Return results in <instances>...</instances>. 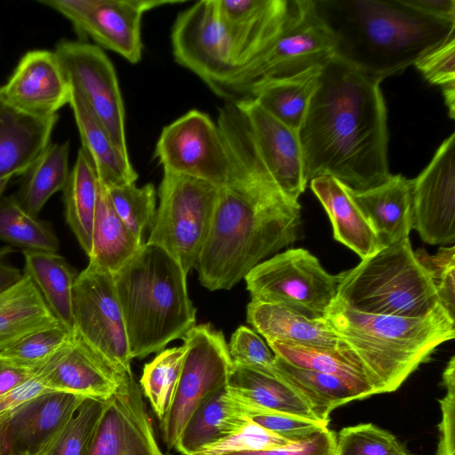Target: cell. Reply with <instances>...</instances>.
I'll return each mask as SVG.
<instances>
[{
    "label": "cell",
    "instance_id": "obj_44",
    "mask_svg": "<svg viewBox=\"0 0 455 455\" xmlns=\"http://www.w3.org/2000/svg\"><path fill=\"white\" fill-rule=\"evenodd\" d=\"M232 395L244 417L291 443L304 440L328 427L320 421L264 409Z\"/></svg>",
    "mask_w": 455,
    "mask_h": 455
},
{
    "label": "cell",
    "instance_id": "obj_19",
    "mask_svg": "<svg viewBox=\"0 0 455 455\" xmlns=\"http://www.w3.org/2000/svg\"><path fill=\"white\" fill-rule=\"evenodd\" d=\"M72 88L54 52L32 50L19 60L0 96L12 108L28 116L49 118L69 104Z\"/></svg>",
    "mask_w": 455,
    "mask_h": 455
},
{
    "label": "cell",
    "instance_id": "obj_8",
    "mask_svg": "<svg viewBox=\"0 0 455 455\" xmlns=\"http://www.w3.org/2000/svg\"><path fill=\"white\" fill-rule=\"evenodd\" d=\"M219 187L193 177L164 172L159 207L147 243L166 251L188 275L206 241Z\"/></svg>",
    "mask_w": 455,
    "mask_h": 455
},
{
    "label": "cell",
    "instance_id": "obj_18",
    "mask_svg": "<svg viewBox=\"0 0 455 455\" xmlns=\"http://www.w3.org/2000/svg\"><path fill=\"white\" fill-rule=\"evenodd\" d=\"M84 398L52 391L21 404L0 421V455H42Z\"/></svg>",
    "mask_w": 455,
    "mask_h": 455
},
{
    "label": "cell",
    "instance_id": "obj_27",
    "mask_svg": "<svg viewBox=\"0 0 455 455\" xmlns=\"http://www.w3.org/2000/svg\"><path fill=\"white\" fill-rule=\"evenodd\" d=\"M273 374L302 395L316 418L328 425L336 408L375 395L366 381L295 367L276 356Z\"/></svg>",
    "mask_w": 455,
    "mask_h": 455
},
{
    "label": "cell",
    "instance_id": "obj_23",
    "mask_svg": "<svg viewBox=\"0 0 455 455\" xmlns=\"http://www.w3.org/2000/svg\"><path fill=\"white\" fill-rule=\"evenodd\" d=\"M348 190L383 247L409 237L412 229L411 180L390 173L377 186Z\"/></svg>",
    "mask_w": 455,
    "mask_h": 455
},
{
    "label": "cell",
    "instance_id": "obj_9",
    "mask_svg": "<svg viewBox=\"0 0 455 455\" xmlns=\"http://www.w3.org/2000/svg\"><path fill=\"white\" fill-rule=\"evenodd\" d=\"M254 301L280 304L310 317H324L336 300L339 275L328 273L302 248L288 249L255 266L243 278Z\"/></svg>",
    "mask_w": 455,
    "mask_h": 455
},
{
    "label": "cell",
    "instance_id": "obj_35",
    "mask_svg": "<svg viewBox=\"0 0 455 455\" xmlns=\"http://www.w3.org/2000/svg\"><path fill=\"white\" fill-rule=\"evenodd\" d=\"M99 179L87 153L81 148L64 188L66 222L80 246L90 255L99 199Z\"/></svg>",
    "mask_w": 455,
    "mask_h": 455
},
{
    "label": "cell",
    "instance_id": "obj_34",
    "mask_svg": "<svg viewBox=\"0 0 455 455\" xmlns=\"http://www.w3.org/2000/svg\"><path fill=\"white\" fill-rule=\"evenodd\" d=\"M99 183L92 251L88 258L89 262L115 275L140 250L143 243L117 216L106 188L100 180Z\"/></svg>",
    "mask_w": 455,
    "mask_h": 455
},
{
    "label": "cell",
    "instance_id": "obj_3",
    "mask_svg": "<svg viewBox=\"0 0 455 455\" xmlns=\"http://www.w3.org/2000/svg\"><path fill=\"white\" fill-rule=\"evenodd\" d=\"M314 3L335 40V57L380 81L455 37V20L429 15L408 0Z\"/></svg>",
    "mask_w": 455,
    "mask_h": 455
},
{
    "label": "cell",
    "instance_id": "obj_52",
    "mask_svg": "<svg viewBox=\"0 0 455 455\" xmlns=\"http://www.w3.org/2000/svg\"><path fill=\"white\" fill-rule=\"evenodd\" d=\"M408 2L434 17L455 20V0H408Z\"/></svg>",
    "mask_w": 455,
    "mask_h": 455
},
{
    "label": "cell",
    "instance_id": "obj_33",
    "mask_svg": "<svg viewBox=\"0 0 455 455\" xmlns=\"http://www.w3.org/2000/svg\"><path fill=\"white\" fill-rule=\"evenodd\" d=\"M227 386L232 394L259 407L323 422L302 395L275 376L233 364Z\"/></svg>",
    "mask_w": 455,
    "mask_h": 455
},
{
    "label": "cell",
    "instance_id": "obj_10",
    "mask_svg": "<svg viewBox=\"0 0 455 455\" xmlns=\"http://www.w3.org/2000/svg\"><path fill=\"white\" fill-rule=\"evenodd\" d=\"M185 355L172 404L160 428L164 444L173 449L196 409L228 385L233 362L220 331L211 324L193 326L181 338Z\"/></svg>",
    "mask_w": 455,
    "mask_h": 455
},
{
    "label": "cell",
    "instance_id": "obj_32",
    "mask_svg": "<svg viewBox=\"0 0 455 455\" xmlns=\"http://www.w3.org/2000/svg\"><path fill=\"white\" fill-rule=\"evenodd\" d=\"M323 67L261 82L250 90L247 97L255 99L274 117L299 132L317 88Z\"/></svg>",
    "mask_w": 455,
    "mask_h": 455
},
{
    "label": "cell",
    "instance_id": "obj_17",
    "mask_svg": "<svg viewBox=\"0 0 455 455\" xmlns=\"http://www.w3.org/2000/svg\"><path fill=\"white\" fill-rule=\"evenodd\" d=\"M86 455H164L133 375L105 401Z\"/></svg>",
    "mask_w": 455,
    "mask_h": 455
},
{
    "label": "cell",
    "instance_id": "obj_20",
    "mask_svg": "<svg viewBox=\"0 0 455 455\" xmlns=\"http://www.w3.org/2000/svg\"><path fill=\"white\" fill-rule=\"evenodd\" d=\"M234 102L244 115L259 153L273 179L288 198L299 202L308 182L299 132L274 117L251 97Z\"/></svg>",
    "mask_w": 455,
    "mask_h": 455
},
{
    "label": "cell",
    "instance_id": "obj_14",
    "mask_svg": "<svg viewBox=\"0 0 455 455\" xmlns=\"http://www.w3.org/2000/svg\"><path fill=\"white\" fill-rule=\"evenodd\" d=\"M68 19L76 31L129 62L142 56L141 19L144 12L180 0H40ZM98 45V46H99Z\"/></svg>",
    "mask_w": 455,
    "mask_h": 455
},
{
    "label": "cell",
    "instance_id": "obj_51",
    "mask_svg": "<svg viewBox=\"0 0 455 455\" xmlns=\"http://www.w3.org/2000/svg\"><path fill=\"white\" fill-rule=\"evenodd\" d=\"M48 392L52 391L36 373L19 387L0 395V421L21 404Z\"/></svg>",
    "mask_w": 455,
    "mask_h": 455
},
{
    "label": "cell",
    "instance_id": "obj_54",
    "mask_svg": "<svg viewBox=\"0 0 455 455\" xmlns=\"http://www.w3.org/2000/svg\"><path fill=\"white\" fill-rule=\"evenodd\" d=\"M12 177H6L0 180V198L2 196V194L4 193L5 188L7 187L9 180Z\"/></svg>",
    "mask_w": 455,
    "mask_h": 455
},
{
    "label": "cell",
    "instance_id": "obj_1",
    "mask_svg": "<svg viewBox=\"0 0 455 455\" xmlns=\"http://www.w3.org/2000/svg\"><path fill=\"white\" fill-rule=\"evenodd\" d=\"M217 124L230 172L219 187L211 228L196 265L210 291L230 290L266 258L292 244L300 204L288 198L266 167L247 120L234 101L220 108Z\"/></svg>",
    "mask_w": 455,
    "mask_h": 455
},
{
    "label": "cell",
    "instance_id": "obj_6",
    "mask_svg": "<svg viewBox=\"0 0 455 455\" xmlns=\"http://www.w3.org/2000/svg\"><path fill=\"white\" fill-rule=\"evenodd\" d=\"M337 299L368 314L421 317L440 303L435 283L409 237L341 272Z\"/></svg>",
    "mask_w": 455,
    "mask_h": 455
},
{
    "label": "cell",
    "instance_id": "obj_5",
    "mask_svg": "<svg viewBox=\"0 0 455 455\" xmlns=\"http://www.w3.org/2000/svg\"><path fill=\"white\" fill-rule=\"evenodd\" d=\"M113 278L132 359L161 352L196 325L187 275L160 246L143 243Z\"/></svg>",
    "mask_w": 455,
    "mask_h": 455
},
{
    "label": "cell",
    "instance_id": "obj_38",
    "mask_svg": "<svg viewBox=\"0 0 455 455\" xmlns=\"http://www.w3.org/2000/svg\"><path fill=\"white\" fill-rule=\"evenodd\" d=\"M0 239L23 250H59V240L52 225L28 213L14 196L0 198Z\"/></svg>",
    "mask_w": 455,
    "mask_h": 455
},
{
    "label": "cell",
    "instance_id": "obj_41",
    "mask_svg": "<svg viewBox=\"0 0 455 455\" xmlns=\"http://www.w3.org/2000/svg\"><path fill=\"white\" fill-rule=\"evenodd\" d=\"M105 401L86 397L42 455H86Z\"/></svg>",
    "mask_w": 455,
    "mask_h": 455
},
{
    "label": "cell",
    "instance_id": "obj_15",
    "mask_svg": "<svg viewBox=\"0 0 455 455\" xmlns=\"http://www.w3.org/2000/svg\"><path fill=\"white\" fill-rule=\"evenodd\" d=\"M171 41L176 62L217 94L235 74L231 42L216 0H202L181 12L174 21Z\"/></svg>",
    "mask_w": 455,
    "mask_h": 455
},
{
    "label": "cell",
    "instance_id": "obj_53",
    "mask_svg": "<svg viewBox=\"0 0 455 455\" xmlns=\"http://www.w3.org/2000/svg\"><path fill=\"white\" fill-rule=\"evenodd\" d=\"M13 252L11 246L0 248V292L17 283L24 275L9 261V256Z\"/></svg>",
    "mask_w": 455,
    "mask_h": 455
},
{
    "label": "cell",
    "instance_id": "obj_2",
    "mask_svg": "<svg viewBox=\"0 0 455 455\" xmlns=\"http://www.w3.org/2000/svg\"><path fill=\"white\" fill-rule=\"evenodd\" d=\"M380 83L335 56L323 67L299 129L307 181L331 176L363 190L390 175Z\"/></svg>",
    "mask_w": 455,
    "mask_h": 455
},
{
    "label": "cell",
    "instance_id": "obj_11",
    "mask_svg": "<svg viewBox=\"0 0 455 455\" xmlns=\"http://www.w3.org/2000/svg\"><path fill=\"white\" fill-rule=\"evenodd\" d=\"M74 333L112 369L132 376L124 319L113 275L89 262L73 290Z\"/></svg>",
    "mask_w": 455,
    "mask_h": 455
},
{
    "label": "cell",
    "instance_id": "obj_42",
    "mask_svg": "<svg viewBox=\"0 0 455 455\" xmlns=\"http://www.w3.org/2000/svg\"><path fill=\"white\" fill-rule=\"evenodd\" d=\"M106 189L117 216L133 235L141 238L144 228L152 224L156 215L155 186L130 183Z\"/></svg>",
    "mask_w": 455,
    "mask_h": 455
},
{
    "label": "cell",
    "instance_id": "obj_37",
    "mask_svg": "<svg viewBox=\"0 0 455 455\" xmlns=\"http://www.w3.org/2000/svg\"><path fill=\"white\" fill-rule=\"evenodd\" d=\"M267 345L276 357L295 367L369 383L362 365L347 347L324 348L279 340Z\"/></svg>",
    "mask_w": 455,
    "mask_h": 455
},
{
    "label": "cell",
    "instance_id": "obj_45",
    "mask_svg": "<svg viewBox=\"0 0 455 455\" xmlns=\"http://www.w3.org/2000/svg\"><path fill=\"white\" fill-rule=\"evenodd\" d=\"M290 443L291 442L249 419L243 427L234 434L202 447L192 455H222L243 451L267 450L283 446Z\"/></svg>",
    "mask_w": 455,
    "mask_h": 455
},
{
    "label": "cell",
    "instance_id": "obj_21",
    "mask_svg": "<svg viewBox=\"0 0 455 455\" xmlns=\"http://www.w3.org/2000/svg\"><path fill=\"white\" fill-rule=\"evenodd\" d=\"M216 5L231 42L235 73L279 35L293 0H216Z\"/></svg>",
    "mask_w": 455,
    "mask_h": 455
},
{
    "label": "cell",
    "instance_id": "obj_49",
    "mask_svg": "<svg viewBox=\"0 0 455 455\" xmlns=\"http://www.w3.org/2000/svg\"><path fill=\"white\" fill-rule=\"evenodd\" d=\"M414 65L430 84L443 90L455 87V37L428 52Z\"/></svg>",
    "mask_w": 455,
    "mask_h": 455
},
{
    "label": "cell",
    "instance_id": "obj_30",
    "mask_svg": "<svg viewBox=\"0 0 455 455\" xmlns=\"http://www.w3.org/2000/svg\"><path fill=\"white\" fill-rule=\"evenodd\" d=\"M62 326L27 275L0 292V351L46 328Z\"/></svg>",
    "mask_w": 455,
    "mask_h": 455
},
{
    "label": "cell",
    "instance_id": "obj_25",
    "mask_svg": "<svg viewBox=\"0 0 455 455\" xmlns=\"http://www.w3.org/2000/svg\"><path fill=\"white\" fill-rule=\"evenodd\" d=\"M247 322L267 342L279 340L302 346L346 347L324 317H310L288 307L251 300Z\"/></svg>",
    "mask_w": 455,
    "mask_h": 455
},
{
    "label": "cell",
    "instance_id": "obj_50",
    "mask_svg": "<svg viewBox=\"0 0 455 455\" xmlns=\"http://www.w3.org/2000/svg\"><path fill=\"white\" fill-rule=\"evenodd\" d=\"M336 441L337 434L327 427L304 440L283 446L222 455H336Z\"/></svg>",
    "mask_w": 455,
    "mask_h": 455
},
{
    "label": "cell",
    "instance_id": "obj_43",
    "mask_svg": "<svg viewBox=\"0 0 455 455\" xmlns=\"http://www.w3.org/2000/svg\"><path fill=\"white\" fill-rule=\"evenodd\" d=\"M336 455H410L390 432L372 423L343 427L337 434Z\"/></svg>",
    "mask_w": 455,
    "mask_h": 455
},
{
    "label": "cell",
    "instance_id": "obj_31",
    "mask_svg": "<svg viewBox=\"0 0 455 455\" xmlns=\"http://www.w3.org/2000/svg\"><path fill=\"white\" fill-rule=\"evenodd\" d=\"M24 274L60 323L74 333L73 290L76 275L58 252L23 250Z\"/></svg>",
    "mask_w": 455,
    "mask_h": 455
},
{
    "label": "cell",
    "instance_id": "obj_26",
    "mask_svg": "<svg viewBox=\"0 0 455 455\" xmlns=\"http://www.w3.org/2000/svg\"><path fill=\"white\" fill-rule=\"evenodd\" d=\"M309 182L331 220L335 240L355 251L361 259L383 248L347 186L331 176H320Z\"/></svg>",
    "mask_w": 455,
    "mask_h": 455
},
{
    "label": "cell",
    "instance_id": "obj_16",
    "mask_svg": "<svg viewBox=\"0 0 455 455\" xmlns=\"http://www.w3.org/2000/svg\"><path fill=\"white\" fill-rule=\"evenodd\" d=\"M412 228L429 244L455 240V133L446 138L411 180Z\"/></svg>",
    "mask_w": 455,
    "mask_h": 455
},
{
    "label": "cell",
    "instance_id": "obj_24",
    "mask_svg": "<svg viewBox=\"0 0 455 455\" xmlns=\"http://www.w3.org/2000/svg\"><path fill=\"white\" fill-rule=\"evenodd\" d=\"M58 119L28 116L0 96V180L27 173L51 143Z\"/></svg>",
    "mask_w": 455,
    "mask_h": 455
},
{
    "label": "cell",
    "instance_id": "obj_39",
    "mask_svg": "<svg viewBox=\"0 0 455 455\" xmlns=\"http://www.w3.org/2000/svg\"><path fill=\"white\" fill-rule=\"evenodd\" d=\"M184 355V345L164 349L143 368L140 387L160 421L172 404Z\"/></svg>",
    "mask_w": 455,
    "mask_h": 455
},
{
    "label": "cell",
    "instance_id": "obj_40",
    "mask_svg": "<svg viewBox=\"0 0 455 455\" xmlns=\"http://www.w3.org/2000/svg\"><path fill=\"white\" fill-rule=\"evenodd\" d=\"M73 334L63 326L35 331L0 351V359L12 366L37 371L66 347Z\"/></svg>",
    "mask_w": 455,
    "mask_h": 455
},
{
    "label": "cell",
    "instance_id": "obj_46",
    "mask_svg": "<svg viewBox=\"0 0 455 455\" xmlns=\"http://www.w3.org/2000/svg\"><path fill=\"white\" fill-rule=\"evenodd\" d=\"M228 346L233 364L274 376L275 355L251 329L238 327Z\"/></svg>",
    "mask_w": 455,
    "mask_h": 455
},
{
    "label": "cell",
    "instance_id": "obj_22",
    "mask_svg": "<svg viewBox=\"0 0 455 455\" xmlns=\"http://www.w3.org/2000/svg\"><path fill=\"white\" fill-rule=\"evenodd\" d=\"M36 374L52 391L103 401L109 399L128 377L112 369L76 333Z\"/></svg>",
    "mask_w": 455,
    "mask_h": 455
},
{
    "label": "cell",
    "instance_id": "obj_7",
    "mask_svg": "<svg viewBox=\"0 0 455 455\" xmlns=\"http://www.w3.org/2000/svg\"><path fill=\"white\" fill-rule=\"evenodd\" d=\"M334 56L335 40L318 16L314 0H293L291 14L279 35L238 69L219 95L245 98L257 84L323 67Z\"/></svg>",
    "mask_w": 455,
    "mask_h": 455
},
{
    "label": "cell",
    "instance_id": "obj_47",
    "mask_svg": "<svg viewBox=\"0 0 455 455\" xmlns=\"http://www.w3.org/2000/svg\"><path fill=\"white\" fill-rule=\"evenodd\" d=\"M435 285L439 303L455 318V248L441 247L430 255L424 249L414 251Z\"/></svg>",
    "mask_w": 455,
    "mask_h": 455
},
{
    "label": "cell",
    "instance_id": "obj_12",
    "mask_svg": "<svg viewBox=\"0 0 455 455\" xmlns=\"http://www.w3.org/2000/svg\"><path fill=\"white\" fill-rule=\"evenodd\" d=\"M154 157L164 172L186 175L217 187L226 183L229 155L217 123L205 113L192 109L164 127Z\"/></svg>",
    "mask_w": 455,
    "mask_h": 455
},
{
    "label": "cell",
    "instance_id": "obj_13",
    "mask_svg": "<svg viewBox=\"0 0 455 455\" xmlns=\"http://www.w3.org/2000/svg\"><path fill=\"white\" fill-rule=\"evenodd\" d=\"M54 52L72 90L83 97L116 147L128 154L124 105L111 60L100 46L68 39L59 41Z\"/></svg>",
    "mask_w": 455,
    "mask_h": 455
},
{
    "label": "cell",
    "instance_id": "obj_28",
    "mask_svg": "<svg viewBox=\"0 0 455 455\" xmlns=\"http://www.w3.org/2000/svg\"><path fill=\"white\" fill-rule=\"evenodd\" d=\"M69 106L80 134L82 148L89 156L99 180L106 188L135 183L138 174L129 155L116 147L83 97L74 90Z\"/></svg>",
    "mask_w": 455,
    "mask_h": 455
},
{
    "label": "cell",
    "instance_id": "obj_48",
    "mask_svg": "<svg viewBox=\"0 0 455 455\" xmlns=\"http://www.w3.org/2000/svg\"><path fill=\"white\" fill-rule=\"evenodd\" d=\"M445 395L439 399L441 421L438 424L436 455H455V356L449 360L443 372Z\"/></svg>",
    "mask_w": 455,
    "mask_h": 455
},
{
    "label": "cell",
    "instance_id": "obj_29",
    "mask_svg": "<svg viewBox=\"0 0 455 455\" xmlns=\"http://www.w3.org/2000/svg\"><path fill=\"white\" fill-rule=\"evenodd\" d=\"M244 417L228 386L209 395L196 409L185 424L176 449L183 455H192L202 447L223 439L243 427Z\"/></svg>",
    "mask_w": 455,
    "mask_h": 455
},
{
    "label": "cell",
    "instance_id": "obj_36",
    "mask_svg": "<svg viewBox=\"0 0 455 455\" xmlns=\"http://www.w3.org/2000/svg\"><path fill=\"white\" fill-rule=\"evenodd\" d=\"M69 142L50 143L26 173V179L15 196L30 215L37 217L50 197L63 190L70 171Z\"/></svg>",
    "mask_w": 455,
    "mask_h": 455
},
{
    "label": "cell",
    "instance_id": "obj_4",
    "mask_svg": "<svg viewBox=\"0 0 455 455\" xmlns=\"http://www.w3.org/2000/svg\"><path fill=\"white\" fill-rule=\"evenodd\" d=\"M324 318L362 365L375 395L397 390L435 348L455 337L441 304L421 317L368 314L336 299Z\"/></svg>",
    "mask_w": 455,
    "mask_h": 455
}]
</instances>
